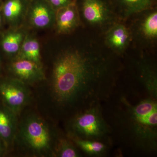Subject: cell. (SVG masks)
<instances>
[{"label":"cell","mask_w":157,"mask_h":157,"mask_svg":"<svg viewBox=\"0 0 157 157\" xmlns=\"http://www.w3.org/2000/svg\"><path fill=\"white\" fill-rule=\"evenodd\" d=\"M120 66L98 51L70 48L54 60L46 88L56 119L66 121L77 112L102 104L117 86Z\"/></svg>","instance_id":"obj_1"},{"label":"cell","mask_w":157,"mask_h":157,"mask_svg":"<svg viewBox=\"0 0 157 157\" xmlns=\"http://www.w3.org/2000/svg\"><path fill=\"white\" fill-rule=\"evenodd\" d=\"M112 94L102 108L111 130L113 145L117 144L130 155H156L157 100L145 97L133 104L127 96L113 98Z\"/></svg>","instance_id":"obj_2"},{"label":"cell","mask_w":157,"mask_h":157,"mask_svg":"<svg viewBox=\"0 0 157 157\" xmlns=\"http://www.w3.org/2000/svg\"><path fill=\"white\" fill-rule=\"evenodd\" d=\"M61 132L39 114L29 113L18 121L14 145L32 156L54 157Z\"/></svg>","instance_id":"obj_3"},{"label":"cell","mask_w":157,"mask_h":157,"mask_svg":"<svg viewBox=\"0 0 157 157\" xmlns=\"http://www.w3.org/2000/svg\"><path fill=\"white\" fill-rule=\"evenodd\" d=\"M68 137L102 141L112 145L111 130L102 111V104L93 105L65 121Z\"/></svg>","instance_id":"obj_4"},{"label":"cell","mask_w":157,"mask_h":157,"mask_svg":"<svg viewBox=\"0 0 157 157\" xmlns=\"http://www.w3.org/2000/svg\"><path fill=\"white\" fill-rule=\"evenodd\" d=\"M0 96L3 104L18 116L30 101L31 92L29 86L11 77L0 81Z\"/></svg>","instance_id":"obj_5"},{"label":"cell","mask_w":157,"mask_h":157,"mask_svg":"<svg viewBox=\"0 0 157 157\" xmlns=\"http://www.w3.org/2000/svg\"><path fill=\"white\" fill-rule=\"evenodd\" d=\"M80 13L93 26L102 27L113 23L114 11L109 0H79Z\"/></svg>","instance_id":"obj_6"},{"label":"cell","mask_w":157,"mask_h":157,"mask_svg":"<svg viewBox=\"0 0 157 157\" xmlns=\"http://www.w3.org/2000/svg\"><path fill=\"white\" fill-rule=\"evenodd\" d=\"M9 69L11 77L29 86L43 82L46 79L43 66L29 60L14 58Z\"/></svg>","instance_id":"obj_7"},{"label":"cell","mask_w":157,"mask_h":157,"mask_svg":"<svg viewBox=\"0 0 157 157\" xmlns=\"http://www.w3.org/2000/svg\"><path fill=\"white\" fill-rule=\"evenodd\" d=\"M56 12L46 0H30L25 19L34 28H49L55 26Z\"/></svg>","instance_id":"obj_8"},{"label":"cell","mask_w":157,"mask_h":157,"mask_svg":"<svg viewBox=\"0 0 157 157\" xmlns=\"http://www.w3.org/2000/svg\"><path fill=\"white\" fill-rule=\"evenodd\" d=\"M79 14L77 0L69 6L57 10L55 23L57 33L59 34L72 33L80 24Z\"/></svg>","instance_id":"obj_9"},{"label":"cell","mask_w":157,"mask_h":157,"mask_svg":"<svg viewBox=\"0 0 157 157\" xmlns=\"http://www.w3.org/2000/svg\"><path fill=\"white\" fill-rule=\"evenodd\" d=\"M132 39V32L128 27L121 23L114 22L106 32L105 42L113 51L121 54L128 48Z\"/></svg>","instance_id":"obj_10"},{"label":"cell","mask_w":157,"mask_h":157,"mask_svg":"<svg viewBox=\"0 0 157 157\" xmlns=\"http://www.w3.org/2000/svg\"><path fill=\"white\" fill-rule=\"evenodd\" d=\"M18 116L4 104L0 105V139L6 149L14 145L18 127Z\"/></svg>","instance_id":"obj_11"},{"label":"cell","mask_w":157,"mask_h":157,"mask_svg":"<svg viewBox=\"0 0 157 157\" xmlns=\"http://www.w3.org/2000/svg\"><path fill=\"white\" fill-rule=\"evenodd\" d=\"M138 79L146 97L157 100V72L155 65L147 60L141 59L136 63Z\"/></svg>","instance_id":"obj_12"},{"label":"cell","mask_w":157,"mask_h":157,"mask_svg":"<svg viewBox=\"0 0 157 157\" xmlns=\"http://www.w3.org/2000/svg\"><path fill=\"white\" fill-rule=\"evenodd\" d=\"M29 3V0H6L3 4L4 17L14 28L25 19Z\"/></svg>","instance_id":"obj_13"},{"label":"cell","mask_w":157,"mask_h":157,"mask_svg":"<svg viewBox=\"0 0 157 157\" xmlns=\"http://www.w3.org/2000/svg\"><path fill=\"white\" fill-rule=\"evenodd\" d=\"M113 9H117L124 17L139 14L154 8L157 0H109Z\"/></svg>","instance_id":"obj_14"},{"label":"cell","mask_w":157,"mask_h":157,"mask_svg":"<svg viewBox=\"0 0 157 157\" xmlns=\"http://www.w3.org/2000/svg\"><path fill=\"white\" fill-rule=\"evenodd\" d=\"M144 15L138 24L137 32L147 43L155 42L157 38V10L155 7L144 11Z\"/></svg>","instance_id":"obj_15"},{"label":"cell","mask_w":157,"mask_h":157,"mask_svg":"<svg viewBox=\"0 0 157 157\" xmlns=\"http://www.w3.org/2000/svg\"><path fill=\"white\" fill-rule=\"evenodd\" d=\"M83 154L90 157H106L112 145L102 141L69 137Z\"/></svg>","instance_id":"obj_16"},{"label":"cell","mask_w":157,"mask_h":157,"mask_svg":"<svg viewBox=\"0 0 157 157\" xmlns=\"http://www.w3.org/2000/svg\"><path fill=\"white\" fill-rule=\"evenodd\" d=\"M17 28H15L5 33L1 42L4 51L9 55L14 56V57L19 52L26 36L24 31Z\"/></svg>","instance_id":"obj_17"},{"label":"cell","mask_w":157,"mask_h":157,"mask_svg":"<svg viewBox=\"0 0 157 157\" xmlns=\"http://www.w3.org/2000/svg\"><path fill=\"white\" fill-rule=\"evenodd\" d=\"M14 58L26 59L42 65L40 44L37 39L26 35L19 52Z\"/></svg>","instance_id":"obj_18"},{"label":"cell","mask_w":157,"mask_h":157,"mask_svg":"<svg viewBox=\"0 0 157 157\" xmlns=\"http://www.w3.org/2000/svg\"><path fill=\"white\" fill-rule=\"evenodd\" d=\"M82 154L66 134L61 132L54 152V157H80Z\"/></svg>","instance_id":"obj_19"},{"label":"cell","mask_w":157,"mask_h":157,"mask_svg":"<svg viewBox=\"0 0 157 157\" xmlns=\"http://www.w3.org/2000/svg\"><path fill=\"white\" fill-rule=\"evenodd\" d=\"M53 9L56 11L59 9L69 6L76 0H46Z\"/></svg>","instance_id":"obj_20"},{"label":"cell","mask_w":157,"mask_h":157,"mask_svg":"<svg viewBox=\"0 0 157 157\" xmlns=\"http://www.w3.org/2000/svg\"><path fill=\"white\" fill-rule=\"evenodd\" d=\"M6 150V147H5L4 144H3L2 141L0 139V156L2 155L3 152L5 151Z\"/></svg>","instance_id":"obj_21"},{"label":"cell","mask_w":157,"mask_h":157,"mask_svg":"<svg viewBox=\"0 0 157 157\" xmlns=\"http://www.w3.org/2000/svg\"><path fill=\"white\" fill-rule=\"evenodd\" d=\"M2 17L1 16V14H0V27L2 25Z\"/></svg>","instance_id":"obj_22"},{"label":"cell","mask_w":157,"mask_h":157,"mask_svg":"<svg viewBox=\"0 0 157 157\" xmlns=\"http://www.w3.org/2000/svg\"><path fill=\"white\" fill-rule=\"evenodd\" d=\"M30 1V0H29V1Z\"/></svg>","instance_id":"obj_23"}]
</instances>
